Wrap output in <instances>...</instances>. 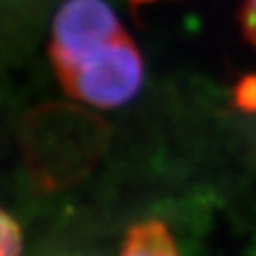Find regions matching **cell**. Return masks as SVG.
Here are the masks:
<instances>
[{"label":"cell","mask_w":256,"mask_h":256,"mask_svg":"<svg viewBox=\"0 0 256 256\" xmlns=\"http://www.w3.org/2000/svg\"><path fill=\"white\" fill-rule=\"evenodd\" d=\"M22 234L12 216L0 208V256H20Z\"/></svg>","instance_id":"3957f363"},{"label":"cell","mask_w":256,"mask_h":256,"mask_svg":"<svg viewBox=\"0 0 256 256\" xmlns=\"http://www.w3.org/2000/svg\"><path fill=\"white\" fill-rule=\"evenodd\" d=\"M238 24L246 42L256 50V0H242L238 10Z\"/></svg>","instance_id":"277c9868"},{"label":"cell","mask_w":256,"mask_h":256,"mask_svg":"<svg viewBox=\"0 0 256 256\" xmlns=\"http://www.w3.org/2000/svg\"><path fill=\"white\" fill-rule=\"evenodd\" d=\"M121 256H180V250L162 220H146L127 232Z\"/></svg>","instance_id":"7a4b0ae2"},{"label":"cell","mask_w":256,"mask_h":256,"mask_svg":"<svg viewBox=\"0 0 256 256\" xmlns=\"http://www.w3.org/2000/svg\"><path fill=\"white\" fill-rule=\"evenodd\" d=\"M254 87H256V79H248V81L242 83V87L238 91V103H240V107H244V109H256V91H254Z\"/></svg>","instance_id":"5b68a950"},{"label":"cell","mask_w":256,"mask_h":256,"mask_svg":"<svg viewBox=\"0 0 256 256\" xmlns=\"http://www.w3.org/2000/svg\"><path fill=\"white\" fill-rule=\"evenodd\" d=\"M48 56L73 99L113 109L144 85V56L107 0H65L50 26Z\"/></svg>","instance_id":"6da1fadb"}]
</instances>
